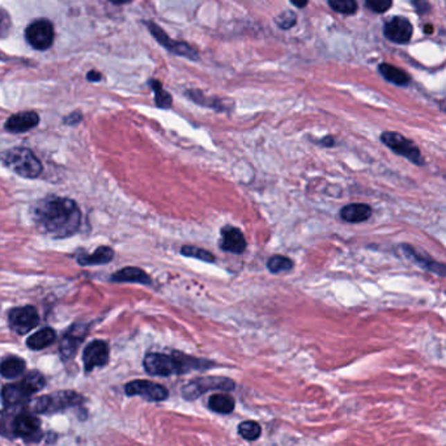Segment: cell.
I'll list each match as a JSON object with an SVG mask.
<instances>
[{
    "instance_id": "1",
    "label": "cell",
    "mask_w": 446,
    "mask_h": 446,
    "mask_svg": "<svg viewBox=\"0 0 446 446\" xmlns=\"http://www.w3.org/2000/svg\"><path fill=\"white\" fill-rule=\"evenodd\" d=\"M35 219L37 225L46 235L63 238L78 232L82 213L73 200L50 197L35 207Z\"/></svg>"
},
{
    "instance_id": "2",
    "label": "cell",
    "mask_w": 446,
    "mask_h": 446,
    "mask_svg": "<svg viewBox=\"0 0 446 446\" xmlns=\"http://www.w3.org/2000/svg\"><path fill=\"white\" fill-rule=\"evenodd\" d=\"M144 369L151 376L168 377L185 375L191 371H207L215 366L213 362L197 359L185 353H148L144 357Z\"/></svg>"
},
{
    "instance_id": "3",
    "label": "cell",
    "mask_w": 446,
    "mask_h": 446,
    "mask_svg": "<svg viewBox=\"0 0 446 446\" xmlns=\"http://www.w3.org/2000/svg\"><path fill=\"white\" fill-rule=\"evenodd\" d=\"M0 160L13 173L24 178H37L42 172V165L28 148H12L0 154Z\"/></svg>"
},
{
    "instance_id": "4",
    "label": "cell",
    "mask_w": 446,
    "mask_h": 446,
    "mask_svg": "<svg viewBox=\"0 0 446 446\" xmlns=\"http://www.w3.org/2000/svg\"><path fill=\"white\" fill-rule=\"evenodd\" d=\"M235 384L233 380L228 377L206 376L197 377L191 380L188 385L182 388V395L188 400H195L207 391H233Z\"/></svg>"
},
{
    "instance_id": "5",
    "label": "cell",
    "mask_w": 446,
    "mask_h": 446,
    "mask_svg": "<svg viewBox=\"0 0 446 446\" xmlns=\"http://www.w3.org/2000/svg\"><path fill=\"white\" fill-rule=\"evenodd\" d=\"M82 398L73 391H59L45 397H39L32 403V411L35 413H53L73 407L82 402Z\"/></svg>"
},
{
    "instance_id": "6",
    "label": "cell",
    "mask_w": 446,
    "mask_h": 446,
    "mask_svg": "<svg viewBox=\"0 0 446 446\" xmlns=\"http://www.w3.org/2000/svg\"><path fill=\"white\" fill-rule=\"evenodd\" d=\"M381 141L385 145H388L393 152L406 157L412 164L424 165L423 156L419 148L410 139L404 138L398 132H384L381 135Z\"/></svg>"
},
{
    "instance_id": "7",
    "label": "cell",
    "mask_w": 446,
    "mask_h": 446,
    "mask_svg": "<svg viewBox=\"0 0 446 446\" xmlns=\"http://www.w3.org/2000/svg\"><path fill=\"white\" fill-rule=\"evenodd\" d=\"M25 38L35 50H47L54 41V28L48 20H37L26 28Z\"/></svg>"
},
{
    "instance_id": "8",
    "label": "cell",
    "mask_w": 446,
    "mask_h": 446,
    "mask_svg": "<svg viewBox=\"0 0 446 446\" xmlns=\"http://www.w3.org/2000/svg\"><path fill=\"white\" fill-rule=\"evenodd\" d=\"M126 394L130 397L139 395L144 400L150 402H163L169 397L168 389L164 388L163 385L154 384L147 380H138V381H131L125 388Z\"/></svg>"
},
{
    "instance_id": "9",
    "label": "cell",
    "mask_w": 446,
    "mask_h": 446,
    "mask_svg": "<svg viewBox=\"0 0 446 446\" xmlns=\"http://www.w3.org/2000/svg\"><path fill=\"white\" fill-rule=\"evenodd\" d=\"M8 322H10V328L16 334L23 335L28 331L35 329L39 322V317L33 306H21V307L12 309L8 316Z\"/></svg>"
},
{
    "instance_id": "10",
    "label": "cell",
    "mask_w": 446,
    "mask_h": 446,
    "mask_svg": "<svg viewBox=\"0 0 446 446\" xmlns=\"http://www.w3.org/2000/svg\"><path fill=\"white\" fill-rule=\"evenodd\" d=\"M147 26L150 28L151 33H152L153 37L163 45V46L166 47L169 51L175 53L177 55H182V57H186L188 59H193V60H197L198 59V53L191 46H188L184 42H176L173 39H170L164 30L157 26L156 24L148 23Z\"/></svg>"
},
{
    "instance_id": "11",
    "label": "cell",
    "mask_w": 446,
    "mask_h": 446,
    "mask_svg": "<svg viewBox=\"0 0 446 446\" xmlns=\"http://www.w3.org/2000/svg\"><path fill=\"white\" fill-rule=\"evenodd\" d=\"M84 369L87 372L93 371L94 368L104 366L109 360V347L105 341H94L87 346L84 351Z\"/></svg>"
},
{
    "instance_id": "12",
    "label": "cell",
    "mask_w": 446,
    "mask_h": 446,
    "mask_svg": "<svg viewBox=\"0 0 446 446\" xmlns=\"http://www.w3.org/2000/svg\"><path fill=\"white\" fill-rule=\"evenodd\" d=\"M384 30L386 38L395 44H407L411 39L413 32L411 23L400 16L390 19Z\"/></svg>"
},
{
    "instance_id": "13",
    "label": "cell",
    "mask_w": 446,
    "mask_h": 446,
    "mask_svg": "<svg viewBox=\"0 0 446 446\" xmlns=\"http://www.w3.org/2000/svg\"><path fill=\"white\" fill-rule=\"evenodd\" d=\"M400 249H402L403 254L407 258L411 259L413 263L420 266L423 270L431 271L434 274L440 275L441 278H445V265L444 263H438V262L432 260L428 254L418 250L416 247H412L410 245H402Z\"/></svg>"
},
{
    "instance_id": "14",
    "label": "cell",
    "mask_w": 446,
    "mask_h": 446,
    "mask_svg": "<svg viewBox=\"0 0 446 446\" xmlns=\"http://www.w3.org/2000/svg\"><path fill=\"white\" fill-rule=\"evenodd\" d=\"M247 240L241 229L232 225L223 226L220 247L224 251L233 253V254H242L247 250Z\"/></svg>"
},
{
    "instance_id": "15",
    "label": "cell",
    "mask_w": 446,
    "mask_h": 446,
    "mask_svg": "<svg viewBox=\"0 0 446 446\" xmlns=\"http://www.w3.org/2000/svg\"><path fill=\"white\" fill-rule=\"evenodd\" d=\"M41 422L38 418L28 413L16 415L11 422V432L17 437L33 438L39 434Z\"/></svg>"
},
{
    "instance_id": "16",
    "label": "cell",
    "mask_w": 446,
    "mask_h": 446,
    "mask_svg": "<svg viewBox=\"0 0 446 446\" xmlns=\"http://www.w3.org/2000/svg\"><path fill=\"white\" fill-rule=\"evenodd\" d=\"M39 123V117L35 112H23L13 114L6 122V130L10 132H26L29 130L35 129Z\"/></svg>"
},
{
    "instance_id": "17",
    "label": "cell",
    "mask_w": 446,
    "mask_h": 446,
    "mask_svg": "<svg viewBox=\"0 0 446 446\" xmlns=\"http://www.w3.org/2000/svg\"><path fill=\"white\" fill-rule=\"evenodd\" d=\"M84 335H87V329L84 326H75L73 329L69 331V334L60 341L59 351L62 355V359L69 360L73 357V355L78 351V348L82 344Z\"/></svg>"
},
{
    "instance_id": "18",
    "label": "cell",
    "mask_w": 446,
    "mask_h": 446,
    "mask_svg": "<svg viewBox=\"0 0 446 446\" xmlns=\"http://www.w3.org/2000/svg\"><path fill=\"white\" fill-rule=\"evenodd\" d=\"M372 207L365 203H351L347 204L339 211L341 220L346 223H363L371 219L372 216Z\"/></svg>"
},
{
    "instance_id": "19",
    "label": "cell",
    "mask_w": 446,
    "mask_h": 446,
    "mask_svg": "<svg viewBox=\"0 0 446 446\" xmlns=\"http://www.w3.org/2000/svg\"><path fill=\"white\" fill-rule=\"evenodd\" d=\"M112 280L117 283H139L151 284V278L145 271L136 267H125L112 276Z\"/></svg>"
},
{
    "instance_id": "20",
    "label": "cell",
    "mask_w": 446,
    "mask_h": 446,
    "mask_svg": "<svg viewBox=\"0 0 446 446\" xmlns=\"http://www.w3.org/2000/svg\"><path fill=\"white\" fill-rule=\"evenodd\" d=\"M235 398L231 394H226V391L213 394L208 400V409L216 413L228 415V413L235 411Z\"/></svg>"
},
{
    "instance_id": "21",
    "label": "cell",
    "mask_w": 446,
    "mask_h": 446,
    "mask_svg": "<svg viewBox=\"0 0 446 446\" xmlns=\"http://www.w3.org/2000/svg\"><path fill=\"white\" fill-rule=\"evenodd\" d=\"M30 395L24 390L23 386L19 384H12V385H7L1 390V400L3 403L8 407L11 406H16L24 403L25 400H28Z\"/></svg>"
},
{
    "instance_id": "22",
    "label": "cell",
    "mask_w": 446,
    "mask_h": 446,
    "mask_svg": "<svg viewBox=\"0 0 446 446\" xmlns=\"http://www.w3.org/2000/svg\"><path fill=\"white\" fill-rule=\"evenodd\" d=\"M114 257L113 249L107 247H98L93 254H82L78 260L82 266H94V265H105L109 263Z\"/></svg>"
},
{
    "instance_id": "23",
    "label": "cell",
    "mask_w": 446,
    "mask_h": 446,
    "mask_svg": "<svg viewBox=\"0 0 446 446\" xmlns=\"http://www.w3.org/2000/svg\"><path fill=\"white\" fill-rule=\"evenodd\" d=\"M55 331L50 328H45V329L39 330L37 331L35 334H33L28 341V347L30 350H35V351H39V350H44L48 347L50 344H53V341H55Z\"/></svg>"
},
{
    "instance_id": "24",
    "label": "cell",
    "mask_w": 446,
    "mask_h": 446,
    "mask_svg": "<svg viewBox=\"0 0 446 446\" xmlns=\"http://www.w3.org/2000/svg\"><path fill=\"white\" fill-rule=\"evenodd\" d=\"M25 371V362L20 357L10 356L0 363V375L4 378H15L23 375Z\"/></svg>"
},
{
    "instance_id": "25",
    "label": "cell",
    "mask_w": 446,
    "mask_h": 446,
    "mask_svg": "<svg viewBox=\"0 0 446 446\" xmlns=\"http://www.w3.org/2000/svg\"><path fill=\"white\" fill-rule=\"evenodd\" d=\"M380 72L382 73V76L390 82H394L397 85H407L410 82V78L406 72L394 67V66H390L388 63H381L380 64Z\"/></svg>"
},
{
    "instance_id": "26",
    "label": "cell",
    "mask_w": 446,
    "mask_h": 446,
    "mask_svg": "<svg viewBox=\"0 0 446 446\" xmlns=\"http://www.w3.org/2000/svg\"><path fill=\"white\" fill-rule=\"evenodd\" d=\"M45 377L42 376L41 373L38 372H30L28 373L26 376L24 377L23 381L20 382V385L23 386L24 390L32 395L35 394L37 391H39L41 389L45 386Z\"/></svg>"
},
{
    "instance_id": "27",
    "label": "cell",
    "mask_w": 446,
    "mask_h": 446,
    "mask_svg": "<svg viewBox=\"0 0 446 446\" xmlns=\"http://www.w3.org/2000/svg\"><path fill=\"white\" fill-rule=\"evenodd\" d=\"M238 435L247 441H256L262 435V427L254 420H247L238 425Z\"/></svg>"
},
{
    "instance_id": "28",
    "label": "cell",
    "mask_w": 446,
    "mask_h": 446,
    "mask_svg": "<svg viewBox=\"0 0 446 446\" xmlns=\"http://www.w3.org/2000/svg\"><path fill=\"white\" fill-rule=\"evenodd\" d=\"M294 266V260L288 258V257H284V256H272L267 260V269L272 274H279V272L292 270Z\"/></svg>"
},
{
    "instance_id": "29",
    "label": "cell",
    "mask_w": 446,
    "mask_h": 446,
    "mask_svg": "<svg viewBox=\"0 0 446 446\" xmlns=\"http://www.w3.org/2000/svg\"><path fill=\"white\" fill-rule=\"evenodd\" d=\"M181 254L185 256V257H188V258L200 259V260H204V262H208V263H213L216 260L215 256L212 253L204 250V249H200V247H182Z\"/></svg>"
},
{
    "instance_id": "30",
    "label": "cell",
    "mask_w": 446,
    "mask_h": 446,
    "mask_svg": "<svg viewBox=\"0 0 446 446\" xmlns=\"http://www.w3.org/2000/svg\"><path fill=\"white\" fill-rule=\"evenodd\" d=\"M151 87H152L153 91H154V101H156V105L159 107H170L172 105V97L170 94L168 92H165L161 87V84L156 80H151L150 82Z\"/></svg>"
},
{
    "instance_id": "31",
    "label": "cell",
    "mask_w": 446,
    "mask_h": 446,
    "mask_svg": "<svg viewBox=\"0 0 446 446\" xmlns=\"http://www.w3.org/2000/svg\"><path fill=\"white\" fill-rule=\"evenodd\" d=\"M330 7L338 13L353 15L357 11L356 0H329Z\"/></svg>"
},
{
    "instance_id": "32",
    "label": "cell",
    "mask_w": 446,
    "mask_h": 446,
    "mask_svg": "<svg viewBox=\"0 0 446 446\" xmlns=\"http://www.w3.org/2000/svg\"><path fill=\"white\" fill-rule=\"evenodd\" d=\"M366 6L376 13H384L391 8L393 0H366Z\"/></svg>"
},
{
    "instance_id": "33",
    "label": "cell",
    "mask_w": 446,
    "mask_h": 446,
    "mask_svg": "<svg viewBox=\"0 0 446 446\" xmlns=\"http://www.w3.org/2000/svg\"><path fill=\"white\" fill-rule=\"evenodd\" d=\"M296 20H297V17H296L294 12L285 11L283 12L282 15H279L276 17V24L282 29H289V28H292L294 24H296Z\"/></svg>"
},
{
    "instance_id": "34",
    "label": "cell",
    "mask_w": 446,
    "mask_h": 446,
    "mask_svg": "<svg viewBox=\"0 0 446 446\" xmlns=\"http://www.w3.org/2000/svg\"><path fill=\"white\" fill-rule=\"evenodd\" d=\"M12 21L10 15L3 10H0V38L6 37L11 30Z\"/></svg>"
},
{
    "instance_id": "35",
    "label": "cell",
    "mask_w": 446,
    "mask_h": 446,
    "mask_svg": "<svg viewBox=\"0 0 446 446\" xmlns=\"http://www.w3.org/2000/svg\"><path fill=\"white\" fill-rule=\"evenodd\" d=\"M412 4H413V7L416 8V11L419 12L420 15L427 13V12L431 10V6L428 4L427 0H412Z\"/></svg>"
},
{
    "instance_id": "36",
    "label": "cell",
    "mask_w": 446,
    "mask_h": 446,
    "mask_svg": "<svg viewBox=\"0 0 446 446\" xmlns=\"http://www.w3.org/2000/svg\"><path fill=\"white\" fill-rule=\"evenodd\" d=\"M80 121H82V114L80 113H73V114H71V116L64 119V122L67 125H75V123H78Z\"/></svg>"
},
{
    "instance_id": "37",
    "label": "cell",
    "mask_w": 446,
    "mask_h": 446,
    "mask_svg": "<svg viewBox=\"0 0 446 446\" xmlns=\"http://www.w3.org/2000/svg\"><path fill=\"white\" fill-rule=\"evenodd\" d=\"M87 78H88V80H89V82H98V80H101V73H100V72H97V71H91V72L87 75Z\"/></svg>"
},
{
    "instance_id": "38",
    "label": "cell",
    "mask_w": 446,
    "mask_h": 446,
    "mask_svg": "<svg viewBox=\"0 0 446 446\" xmlns=\"http://www.w3.org/2000/svg\"><path fill=\"white\" fill-rule=\"evenodd\" d=\"M291 1L294 3L296 7H298V8H304V7L307 6V1H309V0H291Z\"/></svg>"
},
{
    "instance_id": "39",
    "label": "cell",
    "mask_w": 446,
    "mask_h": 446,
    "mask_svg": "<svg viewBox=\"0 0 446 446\" xmlns=\"http://www.w3.org/2000/svg\"><path fill=\"white\" fill-rule=\"evenodd\" d=\"M322 144L330 147V145H332V144H334V139H332L331 136H326V139H325V141H322Z\"/></svg>"
},
{
    "instance_id": "40",
    "label": "cell",
    "mask_w": 446,
    "mask_h": 446,
    "mask_svg": "<svg viewBox=\"0 0 446 446\" xmlns=\"http://www.w3.org/2000/svg\"><path fill=\"white\" fill-rule=\"evenodd\" d=\"M113 4H117V6H122V4H127L131 0H110Z\"/></svg>"
}]
</instances>
